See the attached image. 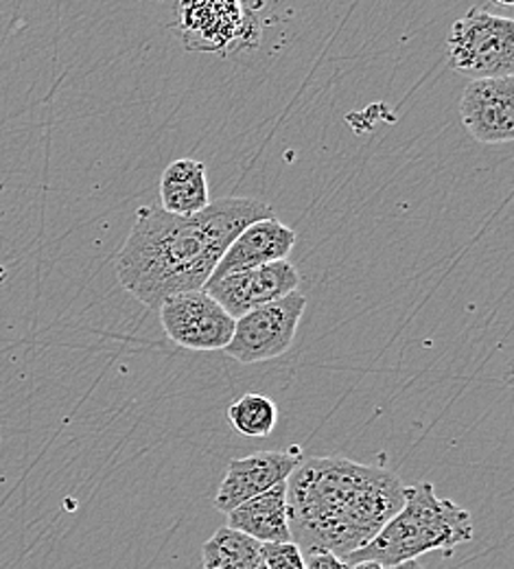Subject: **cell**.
<instances>
[{"label":"cell","instance_id":"cell-1","mask_svg":"<svg viewBox=\"0 0 514 569\" xmlns=\"http://www.w3.org/2000/svg\"><path fill=\"white\" fill-rule=\"evenodd\" d=\"M270 217L272 207L250 198H223L189 217L141 207L114 259L119 283L158 311L178 293L202 291L230 243L248 226Z\"/></svg>","mask_w":514,"mask_h":569},{"label":"cell","instance_id":"cell-2","mask_svg":"<svg viewBox=\"0 0 514 569\" xmlns=\"http://www.w3.org/2000/svg\"><path fill=\"white\" fill-rule=\"evenodd\" d=\"M407 487L392 471L349 458H306L288 480V519L302 555L340 559L362 550L403 508Z\"/></svg>","mask_w":514,"mask_h":569},{"label":"cell","instance_id":"cell-3","mask_svg":"<svg viewBox=\"0 0 514 569\" xmlns=\"http://www.w3.org/2000/svg\"><path fill=\"white\" fill-rule=\"evenodd\" d=\"M475 537L473 517L451 499H441L434 485L421 482L407 487L403 508L381 528V532L362 550L344 557V566L374 561L392 568L416 561L427 552H446L468 543Z\"/></svg>","mask_w":514,"mask_h":569},{"label":"cell","instance_id":"cell-4","mask_svg":"<svg viewBox=\"0 0 514 569\" xmlns=\"http://www.w3.org/2000/svg\"><path fill=\"white\" fill-rule=\"evenodd\" d=\"M449 64L471 81L513 77V18L473 7L451 29Z\"/></svg>","mask_w":514,"mask_h":569},{"label":"cell","instance_id":"cell-5","mask_svg":"<svg viewBox=\"0 0 514 569\" xmlns=\"http://www.w3.org/2000/svg\"><path fill=\"white\" fill-rule=\"evenodd\" d=\"M259 7L220 0L178 4V29L184 49L221 56L256 49L261 40Z\"/></svg>","mask_w":514,"mask_h":569},{"label":"cell","instance_id":"cell-6","mask_svg":"<svg viewBox=\"0 0 514 569\" xmlns=\"http://www.w3.org/2000/svg\"><path fill=\"white\" fill-rule=\"evenodd\" d=\"M304 309V293L294 291L281 300L248 311L234 320V333L223 353L241 363H261L285 356L294 345Z\"/></svg>","mask_w":514,"mask_h":569},{"label":"cell","instance_id":"cell-7","mask_svg":"<svg viewBox=\"0 0 514 569\" xmlns=\"http://www.w3.org/2000/svg\"><path fill=\"white\" fill-rule=\"evenodd\" d=\"M158 316L167 338L187 351H223L234 333V318L204 289L164 300Z\"/></svg>","mask_w":514,"mask_h":569},{"label":"cell","instance_id":"cell-8","mask_svg":"<svg viewBox=\"0 0 514 569\" xmlns=\"http://www.w3.org/2000/svg\"><path fill=\"white\" fill-rule=\"evenodd\" d=\"M300 272L290 261H276L256 270L236 272L220 281H209L204 291L220 305L221 309L239 320L252 309L281 300L298 291Z\"/></svg>","mask_w":514,"mask_h":569},{"label":"cell","instance_id":"cell-9","mask_svg":"<svg viewBox=\"0 0 514 569\" xmlns=\"http://www.w3.org/2000/svg\"><path fill=\"white\" fill-rule=\"evenodd\" d=\"M513 77L471 81L460 99V117L482 144H506L514 137Z\"/></svg>","mask_w":514,"mask_h":569},{"label":"cell","instance_id":"cell-10","mask_svg":"<svg viewBox=\"0 0 514 569\" xmlns=\"http://www.w3.org/2000/svg\"><path fill=\"white\" fill-rule=\"evenodd\" d=\"M302 462V453L294 451H256L245 458H236L228 465L225 478L221 482L215 508L228 515L241 503L259 498L274 489L281 482H288L290 476Z\"/></svg>","mask_w":514,"mask_h":569},{"label":"cell","instance_id":"cell-11","mask_svg":"<svg viewBox=\"0 0 514 569\" xmlns=\"http://www.w3.org/2000/svg\"><path fill=\"white\" fill-rule=\"evenodd\" d=\"M294 246L295 232L290 226H285L276 217L261 219L248 226L230 243L211 281H220L223 277L245 272V270H256L276 261H288Z\"/></svg>","mask_w":514,"mask_h":569},{"label":"cell","instance_id":"cell-12","mask_svg":"<svg viewBox=\"0 0 514 569\" xmlns=\"http://www.w3.org/2000/svg\"><path fill=\"white\" fill-rule=\"evenodd\" d=\"M225 526L259 543H292L288 519V482H281L268 493L228 512Z\"/></svg>","mask_w":514,"mask_h":569},{"label":"cell","instance_id":"cell-13","mask_svg":"<svg viewBox=\"0 0 514 569\" xmlns=\"http://www.w3.org/2000/svg\"><path fill=\"white\" fill-rule=\"evenodd\" d=\"M160 204L164 213L180 217L204 211L211 204L204 162L195 158L173 160L160 178Z\"/></svg>","mask_w":514,"mask_h":569},{"label":"cell","instance_id":"cell-14","mask_svg":"<svg viewBox=\"0 0 514 569\" xmlns=\"http://www.w3.org/2000/svg\"><path fill=\"white\" fill-rule=\"evenodd\" d=\"M202 561L204 569H256L261 543L223 526L204 543Z\"/></svg>","mask_w":514,"mask_h":569},{"label":"cell","instance_id":"cell-15","mask_svg":"<svg viewBox=\"0 0 514 569\" xmlns=\"http://www.w3.org/2000/svg\"><path fill=\"white\" fill-rule=\"evenodd\" d=\"M279 421L276 403L265 395H243L228 408V423L248 438H265L274 431Z\"/></svg>","mask_w":514,"mask_h":569},{"label":"cell","instance_id":"cell-16","mask_svg":"<svg viewBox=\"0 0 514 569\" xmlns=\"http://www.w3.org/2000/svg\"><path fill=\"white\" fill-rule=\"evenodd\" d=\"M261 561L265 569H306L300 548L292 543H261Z\"/></svg>","mask_w":514,"mask_h":569},{"label":"cell","instance_id":"cell-17","mask_svg":"<svg viewBox=\"0 0 514 569\" xmlns=\"http://www.w3.org/2000/svg\"><path fill=\"white\" fill-rule=\"evenodd\" d=\"M302 557H304V568L306 569H349L340 557H335L331 552H324V550L306 552Z\"/></svg>","mask_w":514,"mask_h":569},{"label":"cell","instance_id":"cell-18","mask_svg":"<svg viewBox=\"0 0 514 569\" xmlns=\"http://www.w3.org/2000/svg\"><path fill=\"white\" fill-rule=\"evenodd\" d=\"M349 569H385L383 566H379V563H374V561H360V563H353V566H349Z\"/></svg>","mask_w":514,"mask_h":569},{"label":"cell","instance_id":"cell-19","mask_svg":"<svg viewBox=\"0 0 514 569\" xmlns=\"http://www.w3.org/2000/svg\"><path fill=\"white\" fill-rule=\"evenodd\" d=\"M385 569H425L419 561H405V563H399V566H392V568Z\"/></svg>","mask_w":514,"mask_h":569},{"label":"cell","instance_id":"cell-20","mask_svg":"<svg viewBox=\"0 0 514 569\" xmlns=\"http://www.w3.org/2000/svg\"><path fill=\"white\" fill-rule=\"evenodd\" d=\"M256 569H265V566H263V561H261V563H259V566H256Z\"/></svg>","mask_w":514,"mask_h":569}]
</instances>
